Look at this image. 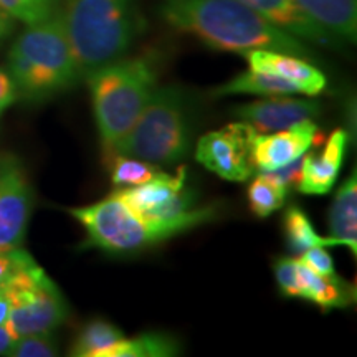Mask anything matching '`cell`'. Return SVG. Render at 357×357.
<instances>
[{
  "label": "cell",
  "mask_w": 357,
  "mask_h": 357,
  "mask_svg": "<svg viewBox=\"0 0 357 357\" xmlns=\"http://www.w3.org/2000/svg\"><path fill=\"white\" fill-rule=\"evenodd\" d=\"M160 17L177 32L189 33L207 47L245 55L273 50L312 58L311 48L240 0H162Z\"/></svg>",
  "instance_id": "cell-1"
},
{
  "label": "cell",
  "mask_w": 357,
  "mask_h": 357,
  "mask_svg": "<svg viewBox=\"0 0 357 357\" xmlns=\"http://www.w3.org/2000/svg\"><path fill=\"white\" fill-rule=\"evenodd\" d=\"M60 15L82 82L126 56L144 32L137 0H61Z\"/></svg>",
  "instance_id": "cell-2"
},
{
  "label": "cell",
  "mask_w": 357,
  "mask_h": 357,
  "mask_svg": "<svg viewBox=\"0 0 357 357\" xmlns=\"http://www.w3.org/2000/svg\"><path fill=\"white\" fill-rule=\"evenodd\" d=\"M86 230V248H98L111 255H128L142 248L195 229L217 217V208H190L167 220H154L136 213L123 200L109 194L105 200L66 211Z\"/></svg>",
  "instance_id": "cell-3"
},
{
  "label": "cell",
  "mask_w": 357,
  "mask_h": 357,
  "mask_svg": "<svg viewBox=\"0 0 357 357\" xmlns=\"http://www.w3.org/2000/svg\"><path fill=\"white\" fill-rule=\"evenodd\" d=\"M8 75L17 93L29 101L48 100L82 82L60 7L17 37L8 52Z\"/></svg>",
  "instance_id": "cell-4"
},
{
  "label": "cell",
  "mask_w": 357,
  "mask_h": 357,
  "mask_svg": "<svg viewBox=\"0 0 357 357\" xmlns=\"http://www.w3.org/2000/svg\"><path fill=\"white\" fill-rule=\"evenodd\" d=\"M153 56H124L84 78L105 151L113 149L134 126L158 88Z\"/></svg>",
  "instance_id": "cell-5"
},
{
  "label": "cell",
  "mask_w": 357,
  "mask_h": 357,
  "mask_svg": "<svg viewBox=\"0 0 357 357\" xmlns=\"http://www.w3.org/2000/svg\"><path fill=\"white\" fill-rule=\"evenodd\" d=\"M192 108L184 89L155 88L129 132L106 154H123L155 166H172L189 154Z\"/></svg>",
  "instance_id": "cell-6"
},
{
  "label": "cell",
  "mask_w": 357,
  "mask_h": 357,
  "mask_svg": "<svg viewBox=\"0 0 357 357\" xmlns=\"http://www.w3.org/2000/svg\"><path fill=\"white\" fill-rule=\"evenodd\" d=\"M2 287L10 300V318L7 326L15 337L53 333L65 323L68 306L63 294L33 258Z\"/></svg>",
  "instance_id": "cell-7"
},
{
  "label": "cell",
  "mask_w": 357,
  "mask_h": 357,
  "mask_svg": "<svg viewBox=\"0 0 357 357\" xmlns=\"http://www.w3.org/2000/svg\"><path fill=\"white\" fill-rule=\"evenodd\" d=\"M252 131L250 124L240 123L229 124L220 131L207 132L197 142L195 159L225 181H247L255 172L250 155Z\"/></svg>",
  "instance_id": "cell-8"
},
{
  "label": "cell",
  "mask_w": 357,
  "mask_h": 357,
  "mask_svg": "<svg viewBox=\"0 0 357 357\" xmlns=\"http://www.w3.org/2000/svg\"><path fill=\"white\" fill-rule=\"evenodd\" d=\"M32 212V190L22 169L0 166V252L20 248Z\"/></svg>",
  "instance_id": "cell-9"
},
{
  "label": "cell",
  "mask_w": 357,
  "mask_h": 357,
  "mask_svg": "<svg viewBox=\"0 0 357 357\" xmlns=\"http://www.w3.org/2000/svg\"><path fill=\"white\" fill-rule=\"evenodd\" d=\"M318 141V128L312 119L293 124L281 131L260 134L255 129L250 136V155L258 171H271L301 158Z\"/></svg>",
  "instance_id": "cell-10"
},
{
  "label": "cell",
  "mask_w": 357,
  "mask_h": 357,
  "mask_svg": "<svg viewBox=\"0 0 357 357\" xmlns=\"http://www.w3.org/2000/svg\"><path fill=\"white\" fill-rule=\"evenodd\" d=\"M321 105L310 98L293 95H275L263 100L242 105L235 109V114L260 134L281 131L293 124L312 119L319 114Z\"/></svg>",
  "instance_id": "cell-11"
},
{
  "label": "cell",
  "mask_w": 357,
  "mask_h": 357,
  "mask_svg": "<svg viewBox=\"0 0 357 357\" xmlns=\"http://www.w3.org/2000/svg\"><path fill=\"white\" fill-rule=\"evenodd\" d=\"M347 132L336 129L326 141L319 155L305 153L301 164V177L296 189L306 195H324L336 184L347 147Z\"/></svg>",
  "instance_id": "cell-12"
},
{
  "label": "cell",
  "mask_w": 357,
  "mask_h": 357,
  "mask_svg": "<svg viewBox=\"0 0 357 357\" xmlns=\"http://www.w3.org/2000/svg\"><path fill=\"white\" fill-rule=\"evenodd\" d=\"M248 66L253 70L268 71L288 79L301 89L303 95L318 96L326 89V77L314 65L307 63L305 58L291 55V53L273 50H252L243 55Z\"/></svg>",
  "instance_id": "cell-13"
},
{
  "label": "cell",
  "mask_w": 357,
  "mask_h": 357,
  "mask_svg": "<svg viewBox=\"0 0 357 357\" xmlns=\"http://www.w3.org/2000/svg\"><path fill=\"white\" fill-rule=\"evenodd\" d=\"M240 2L303 42L324 45V47L339 45L337 40L316 24L310 15H306L294 0H240Z\"/></svg>",
  "instance_id": "cell-14"
},
{
  "label": "cell",
  "mask_w": 357,
  "mask_h": 357,
  "mask_svg": "<svg viewBox=\"0 0 357 357\" xmlns=\"http://www.w3.org/2000/svg\"><path fill=\"white\" fill-rule=\"evenodd\" d=\"M187 171L185 167H178L176 174L160 172L151 181L139 185L131 187H119L111 194L119 200H123L131 211L139 213L142 217H147L149 213L158 211L169 200H172L176 195L185 187Z\"/></svg>",
  "instance_id": "cell-15"
},
{
  "label": "cell",
  "mask_w": 357,
  "mask_h": 357,
  "mask_svg": "<svg viewBox=\"0 0 357 357\" xmlns=\"http://www.w3.org/2000/svg\"><path fill=\"white\" fill-rule=\"evenodd\" d=\"M306 15L341 42L357 38V0H294Z\"/></svg>",
  "instance_id": "cell-16"
},
{
  "label": "cell",
  "mask_w": 357,
  "mask_h": 357,
  "mask_svg": "<svg viewBox=\"0 0 357 357\" xmlns=\"http://www.w3.org/2000/svg\"><path fill=\"white\" fill-rule=\"evenodd\" d=\"M329 231L333 238L357 255V176L347 178L329 208Z\"/></svg>",
  "instance_id": "cell-17"
},
{
  "label": "cell",
  "mask_w": 357,
  "mask_h": 357,
  "mask_svg": "<svg viewBox=\"0 0 357 357\" xmlns=\"http://www.w3.org/2000/svg\"><path fill=\"white\" fill-rule=\"evenodd\" d=\"M298 268H300L303 289H305L303 300L314 303L324 311L334 310V307H346L354 301V291H352L351 284L342 281L337 275H316L300 260H298Z\"/></svg>",
  "instance_id": "cell-18"
},
{
  "label": "cell",
  "mask_w": 357,
  "mask_h": 357,
  "mask_svg": "<svg viewBox=\"0 0 357 357\" xmlns=\"http://www.w3.org/2000/svg\"><path fill=\"white\" fill-rule=\"evenodd\" d=\"M215 98L230 95H258V96H275V95H303L301 89L288 79L268 71L253 70L243 71L238 77L231 78L229 83L213 89Z\"/></svg>",
  "instance_id": "cell-19"
},
{
  "label": "cell",
  "mask_w": 357,
  "mask_h": 357,
  "mask_svg": "<svg viewBox=\"0 0 357 357\" xmlns=\"http://www.w3.org/2000/svg\"><path fill=\"white\" fill-rule=\"evenodd\" d=\"M124 334L114 324L105 319H93L86 323L78 333L70 356L75 357H105L114 344L123 341Z\"/></svg>",
  "instance_id": "cell-20"
},
{
  "label": "cell",
  "mask_w": 357,
  "mask_h": 357,
  "mask_svg": "<svg viewBox=\"0 0 357 357\" xmlns=\"http://www.w3.org/2000/svg\"><path fill=\"white\" fill-rule=\"evenodd\" d=\"M181 352L178 342L164 333H146L141 336L124 337L105 357H172Z\"/></svg>",
  "instance_id": "cell-21"
},
{
  "label": "cell",
  "mask_w": 357,
  "mask_h": 357,
  "mask_svg": "<svg viewBox=\"0 0 357 357\" xmlns=\"http://www.w3.org/2000/svg\"><path fill=\"white\" fill-rule=\"evenodd\" d=\"M283 227L289 248L296 255H301L303 252H306L311 247H334V245H341V242L333 238V236H329V238L319 236L306 213L300 207H296V205H291V207L287 208L283 217Z\"/></svg>",
  "instance_id": "cell-22"
},
{
  "label": "cell",
  "mask_w": 357,
  "mask_h": 357,
  "mask_svg": "<svg viewBox=\"0 0 357 357\" xmlns=\"http://www.w3.org/2000/svg\"><path fill=\"white\" fill-rule=\"evenodd\" d=\"M108 164L111 169V181L118 187L139 185L159 176L160 169L155 164L146 162V160L129 158L123 154H108Z\"/></svg>",
  "instance_id": "cell-23"
},
{
  "label": "cell",
  "mask_w": 357,
  "mask_h": 357,
  "mask_svg": "<svg viewBox=\"0 0 357 357\" xmlns=\"http://www.w3.org/2000/svg\"><path fill=\"white\" fill-rule=\"evenodd\" d=\"M288 192L283 187L271 182L270 178L261 176V174H258L255 181L248 187L250 208H252V212L257 217L265 218L283 207Z\"/></svg>",
  "instance_id": "cell-24"
},
{
  "label": "cell",
  "mask_w": 357,
  "mask_h": 357,
  "mask_svg": "<svg viewBox=\"0 0 357 357\" xmlns=\"http://www.w3.org/2000/svg\"><path fill=\"white\" fill-rule=\"evenodd\" d=\"M61 0H0V7L25 25L38 24L53 15Z\"/></svg>",
  "instance_id": "cell-25"
},
{
  "label": "cell",
  "mask_w": 357,
  "mask_h": 357,
  "mask_svg": "<svg viewBox=\"0 0 357 357\" xmlns=\"http://www.w3.org/2000/svg\"><path fill=\"white\" fill-rule=\"evenodd\" d=\"M56 354L58 344L52 333H35L17 337L7 352L10 357H55Z\"/></svg>",
  "instance_id": "cell-26"
},
{
  "label": "cell",
  "mask_w": 357,
  "mask_h": 357,
  "mask_svg": "<svg viewBox=\"0 0 357 357\" xmlns=\"http://www.w3.org/2000/svg\"><path fill=\"white\" fill-rule=\"evenodd\" d=\"M275 276L278 281V287L281 293L288 298H301L305 296L303 289V280L298 268V260L293 258L281 257L275 261Z\"/></svg>",
  "instance_id": "cell-27"
},
{
  "label": "cell",
  "mask_w": 357,
  "mask_h": 357,
  "mask_svg": "<svg viewBox=\"0 0 357 357\" xmlns=\"http://www.w3.org/2000/svg\"><path fill=\"white\" fill-rule=\"evenodd\" d=\"M303 155L301 158L291 160V162L287 164V166L271 169V171H260V174L261 176H265L266 178H270V181L275 182V184L283 187L287 192H289L293 187H298V182H300Z\"/></svg>",
  "instance_id": "cell-28"
},
{
  "label": "cell",
  "mask_w": 357,
  "mask_h": 357,
  "mask_svg": "<svg viewBox=\"0 0 357 357\" xmlns=\"http://www.w3.org/2000/svg\"><path fill=\"white\" fill-rule=\"evenodd\" d=\"M303 265H306L311 271L321 276H331L336 275L334 270L333 257L326 252V247H311L306 252H303L298 258Z\"/></svg>",
  "instance_id": "cell-29"
},
{
  "label": "cell",
  "mask_w": 357,
  "mask_h": 357,
  "mask_svg": "<svg viewBox=\"0 0 357 357\" xmlns=\"http://www.w3.org/2000/svg\"><path fill=\"white\" fill-rule=\"evenodd\" d=\"M29 260H32V257L22 248L0 252V284L7 283Z\"/></svg>",
  "instance_id": "cell-30"
},
{
  "label": "cell",
  "mask_w": 357,
  "mask_h": 357,
  "mask_svg": "<svg viewBox=\"0 0 357 357\" xmlns=\"http://www.w3.org/2000/svg\"><path fill=\"white\" fill-rule=\"evenodd\" d=\"M17 100V89L10 75L0 70V114Z\"/></svg>",
  "instance_id": "cell-31"
},
{
  "label": "cell",
  "mask_w": 357,
  "mask_h": 357,
  "mask_svg": "<svg viewBox=\"0 0 357 357\" xmlns=\"http://www.w3.org/2000/svg\"><path fill=\"white\" fill-rule=\"evenodd\" d=\"M15 22L17 20L13 19L12 15H8V13L0 7V45L6 42V40L12 35L13 30H15Z\"/></svg>",
  "instance_id": "cell-32"
},
{
  "label": "cell",
  "mask_w": 357,
  "mask_h": 357,
  "mask_svg": "<svg viewBox=\"0 0 357 357\" xmlns=\"http://www.w3.org/2000/svg\"><path fill=\"white\" fill-rule=\"evenodd\" d=\"M15 334L10 331L7 324H0V356H7L13 342H15Z\"/></svg>",
  "instance_id": "cell-33"
},
{
  "label": "cell",
  "mask_w": 357,
  "mask_h": 357,
  "mask_svg": "<svg viewBox=\"0 0 357 357\" xmlns=\"http://www.w3.org/2000/svg\"><path fill=\"white\" fill-rule=\"evenodd\" d=\"M10 318V300L6 288L0 284V324H7Z\"/></svg>",
  "instance_id": "cell-34"
}]
</instances>
